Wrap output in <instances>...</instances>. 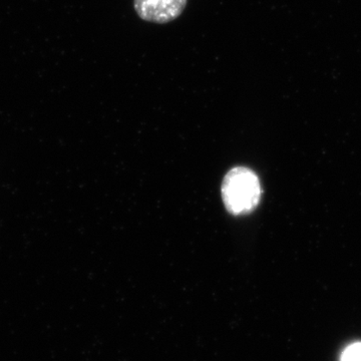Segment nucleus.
Listing matches in <instances>:
<instances>
[{
  "label": "nucleus",
  "instance_id": "1",
  "mask_svg": "<svg viewBox=\"0 0 361 361\" xmlns=\"http://www.w3.org/2000/svg\"><path fill=\"white\" fill-rule=\"evenodd\" d=\"M222 199L228 212L232 215H247L255 210L261 199L257 175L245 167L230 170L223 180Z\"/></svg>",
  "mask_w": 361,
  "mask_h": 361
},
{
  "label": "nucleus",
  "instance_id": "2",
  "mask_svg": "<svg viewBox=\"0 0 361 361\" xmlns=\"http://www.w3.org/2000/svg\"><path fill=\"white\" fill-rule=\"evenodd\" d=\"M188 0H135V13L149 23H171L179 18L187 6Z\"/></svg>",
  "mask_w": 361,
  "mask_h": 361
},
{
  "label": "nucleus",
  "instance_id": "3",
  "mask_svg": "<svg viewBox=\"0 0 361 361\" xmlns=\"http://www.w3.org/2000/svg\"><path fill=\"white\" fill-rule=\"evenodd\" d=\"M341 361H361V342L349 345L342 353Z\"/></svg>",
  "mask_w": 361,
  "mask_h": 361
}]
</instances>
